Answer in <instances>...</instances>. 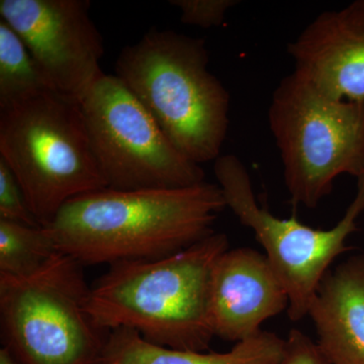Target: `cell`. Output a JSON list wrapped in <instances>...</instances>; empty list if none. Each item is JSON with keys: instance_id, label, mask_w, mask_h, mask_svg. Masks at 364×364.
Masks as SVG:
<instances>
[{"instance_id": "cell-1", "label": "cell", "mask_w": 364, "mask_h": 364, "mask_svg": "<svg viewBox=\"0 0 364 364\" xmlns=\"http://www.w3.org/2000/svg\"><path fill=\"white\" fill-rule=\"evenodd\" d=\"M227 208L218 184L181 188H104L72 198L46 231L59 252L83 267L156 260L215 233Z\"/></svg>"}, {"instance_id": "cell-2", "label": "cell", "mask_w": 364, "mask_h": 364, "mask_svg": "<svg viewBox=\"0 0 364 364\" xmlns=\"http://www.w3.org/2000/svg\"><path fill=\"white\" fill-rule=\"evenodd\" d=\"M228 249L227 235L215 232L168 257L109 265L90 286L87 312L105 331L127 328L166 348L208 350L215 337L208 317L210 273Z\"/></svg>"}, {"instance_id": "cell-3", "label": "cell", "mask_w": 364, "mask_h": 364, "mask_svg": "<svg viewBox=\"0 0 364 364\" xmlns=\"http://www.w3.org/2000/svg\"><path fill=\"white\" fill-rule=\"evenodd\" d=\"M208 63L205 40L153 28L122 50L114 74L177 149L200 165L221 156L229 128L230 93Z\"/></svg>"}, {"instance_id": "cell-4", "label": "cell", "mask_w": 364, "mask_h": 364, "mask_svg": "<svg viewBox=\"0 0 364 364\" xmlns=\"http://www.w3.org/2000/svg\"><path fill=\"white\" fill-rule=\"evenodd\" d=\"M0 158L42 227L72 198L107 188L80 105L56 92L0 111Z\"/></svg>"}, {"instance_id": "cell-5", "label": "cell", "mask_w": 364, "mask_h": 364, "mask_svg": "<svg viewBox=\"0 0 364 364\" xmlns=\"http://www.w3.org/2000/svg\"><path fill=\"white\" fill-rule=\"evenodd\" d=\"M83 268L58 252L28 277L0 275L2 347L18 363H98L109 332L87 312Z\"/></svg>"}, {"instance_id": "cell-6", "label": "cell", "mask_w": 364, "mask_h": 364, "mask_svg": "<svg viewBox=\"0 0 364 364\" xmlns=\"http://www.w3.org/2000/svg\"><path fill=\"white\" fill-rule=\"evenodd\" d=\"M268 124L294 205L317 208L337 177L364 176V102L332 100L291 73L273 91Z\"/></svg>"}, {"instance_id": "cell-7", "label": "cell", "mask_w": 364, "mask_h": 364, "mask_svg": "<svg viewBox=\"0 0 364 364\" xmlns=\"http://www.w3.org/2000/svg\"><path fill=\"white\" fill-rule=\"evenodd\" d=\"M79 105L107 188H181L205 181L202 166L177 149L117 76L105 73Z\"/></svg>"}, {"instance_id": "cell-8", "label": "cell", "mask_w": 364, "mask_h": 364, "mask_svg": "<svg viewBox=\"0 0 364 364\" xmlns=\"http://www.w3.org/2000/svg\"><path fill=\"white\" fill-rule=\"evenodd\" d=\"M214 172L227 208L243 226L252 230L265 256L289 296L287 317L299 322L309 309L333 262L351 250L346 240L358 231L364 212V176L358 179V193L341 220L332 229L306 226L296 217L279 219L260 207L245 164L233 154L215 160Z\"/></svg>"}, {"instance_id": "cell-9", "label": "cell", "mask_w": 364, "mask_h": 364, "mask_svg": "<svg viewBox=\"0 0 364 364\" xmlns=\"http://www.w3.org/2000/svg\"><path fill=\"white\" fill-rule=\"evenodd\" d=\"M88 0H0V18L25 43L53 90L80 102L105 75L102 37Z\"/></svg>"}, {"instance_id": "cell-10", "label": "cell", "mask_w": 364, "mask_h": 364, "mask_svg": "<svg viewBox=\"0 0 364 364\" xmlns=\"http://www.w3.org/2000/svg\"><path fill=\"white\" fill-rule=\"evenodd\" d=\"M294 74L335 100L364 102V0L318 14L287 45Z\"/></svg>"}, {"instance_id": "cell-11", "label": "cell", "mask_w": 364, "mask_h": 364, "mask_svg": "<svg viewBox=\"0 0 364 364\" xmlns=\"http://www.w3.org/2000/svg\"><path fill=\"white\" fill-rule=\"evenodd\" d=\"M289 296L267 256L250 247L228 249L210 273L208 317L215 336L244 341L268 318L287 310Z\"/></svg>"}, {"instance_id": "cell-12", "label": "cell", "mask_w": 364, "mask_h": 364, "mask_svg": "<svg viewBox=\"0 0 364 364\" xmlns=\"http://www.w3.org/2000/svg\"><path fill=\"white\" fill-rule=\"evenodd\" d=\"M308 316L331 364H364V255L327 272Z\"/></svg>"}, {"instance_id": "cell-13", "label": "cell", "mask_w": 364, "mask_h": 364, "mask_svg": "<svg viewBox=\"0 0 364 364\" xmlns=\"http://www.w3.org/2000/svg\"><path fill=\"white\" fill-rule=\"evenodd\" d=\"M286 340L261 331L238 342L225 353L177 350L150 343L135 330L117 328L109 332L97 364H279Z\"/></svg>"}, {"instance_id": "cell-14", "label": "cell", "mask_w": 364, "mask_h": 364, "mask_svg": "<svg viewBox=\"0 0 364 364\" xmlns=\"http://www.w3.org/2000/svg\"><path fill=\"white\" fill-rule=\"evenodd\" d=\"M55 92L20 36L0 18V111Z\"/></svg>"}, {"instance_id": "cell-15", "label": "cell", "mask_w": 364, "mask_h": 364, "mask_svg": "<svg viewBox=\"0 0 364 364\" xmlns=\"http://www.w3.org/2000/svg\"><path fill=\"white\" fill-rule=\"evenodd\" d=\"M58 252L44 227L0 219V275L28 277Z\"/></svg>"}, {"instance_id": "cell-16", "label": "cell", "mask_w": 364, "mask_h": 364, "mask_svg": "<svg viewBox=\"0 0 364 364\" xmlns=\"http://www.w3.org/2000/svg\"><path fill=\"white\" fill-rule=\"evenodd\" d=\"M0 219L28 226H40L20 182L2 158H0Z\"/></svg>"}, {"instance_id": "cell-17", "label": "cell", "mask_w": 364, "mask_h": 364, "mask_svg": "<svg viewBox=\"0 0 364 364\" xmlns=\"http://www.w3.org/2000/svg\"><path fill=\"white\" fill-rule=\"evenodd\" d=\"M170 4L181 11V23L212 28L222 26L227 13L237 6V0H171Z\"/></svg>"}, {"instance_id": "cell-18", "label": "cell", "mask_w": 364, "mask_h": 364, "mask_svg": "<svg viewBox=\"0 0 364 364\" xmlns=\"http://www.w3.org/2000/svg\"><path fill=\"white\" fill-rule=\"evenodd\" d=\"M279 364H331L318 343L305 333L294 329L286 340V349Z\"/></svg>"}, {"instance_id": "cell-19", "label": "cell", "mask_w": 364, "mask_h": 364, "mask_svg": "<svg viewBox=\"0 0 364 364\" xmlns=\"http://www.w3.org/2000/svg\"><path fill=\"white\" fill-rule=\"evenodd\" d=\"M0 364H20L16 358L11 355V352L1 347L0 349Z\"/></svg>"}]
</instances>
